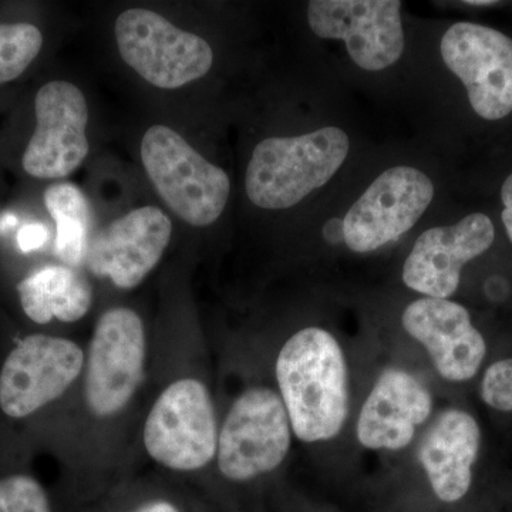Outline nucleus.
Here are the masks:
<instances>
[{
    "instance_id": "nucleus-1",
    "label": "nucleus",
    "mask_w": 512,
    "mask_h": 512,
    "mask_svg": "<svg viewBox=\"0 0 512 512\" xmlns=\"http://www.w3.org/2000/svg\"><path fill=\"white\" fill-rule=\"evenodd\" d=\"M150 349L146 323L134 309L116 306L97 318L82 377L73 390L80 446L90 447L92 440L101 446L136 412L148 382Z\"/></svg>"
},
{
    "instance_id": "nucleus-2",
    "label": "nucleus",
    "mask_w": 512,
    "mask_h": 512,
    "mask_svg": "<svg viewBox=\"0 0 512 512\" xmlns=\"http://www.w3.org/2000/svg\"><path fill=\"white\" fill-rule=\"evenodd\" d=\"M275 382L296 439L313 444L339 436L349 417V367L332 333L318 326L293 333L276 355Z\"/></svg>"
},
{
    "instance_id": "nucleus-3",
    "label": "nucleus",
    "mask_w": 512,
    "mask_h": 512,
    "mask_svg": "<svg viewBox=\"0 0 512 512\" xmlns=\"http://www.w3.org/2000/svg\"><path fill=\"white\" fill-rule=\"evenodd\" d=\"M218 421L204 377L181 370L161 384L140 424V444L151 463L175 476H195L214 466Z\"/></svg>"
},
{
    "instance_id": "nucleus-4",
    "label": "nucleus",
    "mask_w": 512,
    "mask_h": 512,
    "mask_svg": "<svg viewBox=\"0 0 512 512\" xmlns=\"http://www.w3.org/2000/svg\"><path fill=\"white\" fill-rule=\"evenodd\" d=\"M348 134L323 127L296 137H271L255 147L245 174L249 201L264 210H286L329 183L345 163Z\"/></svg>"
},
{
    "instance_id": "nucleus-5",
    "label": "nucleus",
    "mask_w": 512,
    "mask_h": 512,
    "mask_svg": "<svg viewBox=\"0 0 512 512\" xmlns=\"http://www.w3.org/2000/svg\"><path fill=\"white\" fill-rule=\"evenodd\" d=\"M293 437L278 390L254 384L235 397L220 423L214 467L228 483H252L285 463Z\"/></svg>"
},
{
    "instance_id": "nucleus-6",
    "label": "nucleus",
    "mask_w": 512,
    "mask_h": 512,
    "mask_svg": "<svg viewBox=\"0 0 512 512\" xmlns=\"http://www.w3.org/2000/svg\"><path fill=\"white\" fill-rule=\"evenodd\" d=\"M144 170L161 200L192 227L204 228L221 217L229 198V177L167 126L148 128L141 141Z\"/></svg>"
},
{
    "instance_id": "nucleus-7",
    "label": "nucleus",
    "mask_w": 512,
    "mask_h": 512,
    "mask_svg": "<svg viewBox=\"0 0 512 512\" xmlns=\"http://www.w3.org/2000/svg\"><path fill=\"white\" fill-rule=\"evenodd\" d=\"M86 348L63 336L33 333L0 367V412L25 420L69 396L82 377Z\"/></svg>"
},
{
    "instance_id": "nucleus-8",
    "label": "nucleus",
    "mask_w": 512,
    "mask_h": 512,
    "mask_svg": "<svg viewBox=\"0 0 512 512\" xmlns=\"http://www.w3.org/2000/svg\"><path fill=\"white\" fill-rule=\"evenodd\" d=\"M114 35L124 63L158 89H180L204 77L214 63L207 40L177 28L153 10H124Z\"/></svg>"
},
{
    "instance_id": "nucleus-9",
    "label": "nucleus",
    "mask_w": 512,
    "mask_h": 512,
    "mask_svg": "<svg viewBox=\"0 0 512 512\" xmlns=\"http://www.w3.org/2000/svg\"><path fill=\"white\" fill-rule=\"evenodd\" d=\"M433 198V181L419 168H389L350 207L342 224L343 239L357 254L386 247L417 224Z\"/></svg>"
},
{
    "instance_id": "nucleus-10",
    "label": "nucleus",
    "mask_w": 512,
    "mask_h": 512,
    "mask_svg": "<svg viewBox=\"0 0 512 512\" xmlns=\"http://www.w3.org/2000/svg\"><path fill=\"white\" fill-rule=\"evenodd\" d=\"M400 10L399 0H312L308 23L320 39L343 40L360 69L380 72L403 56Z\"/></svg>"
},
{
    "instance_id": "nucleus-11",
    "label": "nucleus",
    "mask_w": 512,
    "mask_h": 512,
    "mask_svg": "<svg viewBox=\"0 0 512 512\" xmlns=\"http://www.w3.org/2000/svg\"><path fill=\"white\" fill-rule=\"evenodd\" d=\"M441 57L466 87L468 100L484 120L512 111V39L487 26L458 22L441 39Z\"/></svg>"
},
{
    "instance_id": "nucleus-12",
    "label": "nucleus",
    "mask_w": 512,
    "mask_h": 512,
    "mask_svg": "<svg viewBox=\"0 0 512 512\" xmlns=\"http://www.w3.org/2000/svg\"><path fill=\"white\" fill-rule=\"evenodd\" d=\"M35 116L36 128L23 153V170L39 180L69 177L90 150L86 97L73 83H46L36 93Z\"/></svg>"
},
{
    "instance_id": "nucleus-13",
    "label": "nucleus",
    "mask_w": 512,
    "mask_h": 512,
    "mask_svg": "<svg viewBox=\"0 0 512 512\" xmlns=\"http://www.w3.org/2000/svg\"><path fill=\"white\" fill-rule=\"evenodd\" d=\"M171 234L173 224L160 208H137L90 237L83 264L94 278L131 291L160 264Z\"/></svg>"
},
{
    "instance_id": "nucleus-14",
    "label": "nucleus",
    "mask_w": 512,
    "mask_h": 512,
    "mask_svg": "<svg viewBox=\"0 0 512 512\" xmlns=\"http://www.w3.org/2000/svg\"><path fill=\"white\" fill-rule=\"evenodd\" d=\"M494 238L493 222L481 212L450 227L427 229L404 262V285L427 298H450L460 285L463 266L490 249Z\"/></svg>"
},
{
    "instance_id": "nucleus-15",
    "label": "nucleus",
    "mask_w": 512,
    "mask_h": 512,
    "mask_svg": "<svg viewBox=\"0 0 512 512\" xmlns=\"http://www.w3.org/2000/svg\"><path fill=\"white\" fill-rule=\"evenodd\" d=\"M402 325L447 382H468L483 365L487 345L460 303L424 296L406 306Z\"/></svg>"
},
{
    "instance_id": "nucleus-16",
    "label": "nucleus",
    "mask_w": 512,
    "mask_h": 512,
    "mask_svg": "<svg viewBox=\"0 0 512 512\" xmlns=\"http://www.w3.org/2000/svg\"><path fill=\"white\" fill-rule=\"evenodd\" d=\"M433 396L419 377L400 367H387L357 417V441L367 450L399 451L430 419Z\"/></svg>"
},
{
    "instance_id": "nucleus-17",
    "label": "nucleus",
    "mask_w": 512,
    "mask_h": 512,
    "mask_svg": "<svg viewBox=\"0 0 512 512\" xmlns=\"http://www.w3.org/2000/svg\"><path fill=\"white\" fill-rule=\"evenodd\" d=\"M480 444L477 420L453 407L441 412L421 437L417 458L441 503H458L470 491Z\"/></svg>"
},
{
    "instance_id": "nucleus-18",
    "label": "nucleus",
    "mask_w": 512,
    "mask_h": 512,
    "mask_svg": "<svg viewBox=\"0 0 512 512\" xmlns=\"http://www.w3.org/2000/svg\"><path fill=\"white\" fill-rule=\"evenodd\" d=\"M20 306L37 325L53 319L60 323L80 322L93 305L89 279L77 268L46 265L26 276L18 285Z\"/></svg>"
},
{
    "instance_id": "nucleus-19",
    "label": "nucleus",
    "mask_w": 512,
    "mask_h": 512,
    "mask_svg": "<svg viewBox=\"0 0 512 512\" xmlns=\"http://www.w3.org/2000/svg\"><path fill=\"white\" fill-rule=\"evenodd\" d=\"M45 205L56 224L55 252L62 264L79 268L89 244L90 205L74 184L50 185Z\"/></svg>"
},
{
    "instance_id": "nucleus-20",
    "label": "nucleus",
    "mask_w": 512,
    "mask_h": 512,
    "mask_svg": "<svg viewBox=\"0 0 512 512\" xmlns=\"http://www.w3.org/2000/svg\"><path fill=\"white\" fill-rule=\"evenodd\" d=\"M43 35L30 23H0V84L13 82L39 56Z\"/></svg>"
},
{
    "instance_id": "nucleus-21",
    "label": "nucleus",
    "mask_w": 512,
    "mask_h": 512,
    "mask_svg": "<svg viewBox=\"0 0 512 512\" xmlns=\"http://www.w3.org/2000/svg\"><path fill=\"white\" fill-rule=\"evenodd\" d=\"M0 512H55L46 488L30 474L0 477Z\"/></svg>"
},
{
    "instance_id": "nucleus-22",
    "label": "nucleus",
    "mask_w": 512,
    "mask_h": 512,
    "mask_svg": "<svg viewBox=\"0 0 512 512\" xmlns=\"http://www.w3.org/2000/svg\"><path fill=\"white\" fill-rule=\"evenodd\" d=\"M481 399L498 412H512V359L498 360L484 373Z\"/></svg>"
},
{
    "instance_id": "nucleus-23",
    "label": "nucleus",
    "mask_w": 512,
    "mask_h": 512,
    "mask_svg": "<svg viewBox=\"0 0 512 512\" xmlns=\"http://www.w3.org/2000/svg\"><path fill=\"white\" fill-rule=\"evenodd\" d=\"M46 229L42 225H26L25 228L20 231L19 234V245L20 248L25 252L33 251V249L39 248L46 241Z\"/></svg>"
},
{
    "instance_id": "nucleus-24",
    "label": "nucleus",
    "mask_w": 512,
    "mask_h": 512,
    "mask_svg": "<svg viewBox=\"0 0 512 512\" xmlns=\"http://www.w3.org/2000/svg\"><path fill=\"white\" fill-rule=\"evenodd\" d=\"M128 512H183L170 498H151Z\"/></svg>"
},
{
    "instance_id": "nucleus-25",
    "label": "nucleus",
    "mask_w": 512,
    "mask_h": 512,
    "mask_svg": "<svg viewBox=\"0 0 512 512\" xmlns=\"http://www.w3.org/2000/svg\"><path fill=\"white\" fill-rule=\"evenodd\" d=\"M501 200H503L504 204V211L501 217H503L508 238L512 242V174L504 181L503 188H501Z\"/></svg>"
},
{
    "instance_id": "nucleus-26",
    "label": "nucleus",
    "mask_w": 512,
    "mask_h": 512,
    "mask_svg": "<svg viewBox=\"0 0 512 512\" xmlns=\"http://www.w3.org/2000/svg\"><path fill=\"white\" fill-rule=\"evenodd\" d=\"M467 5L471 6H483V5H494L493 0H468Z\"/></svg>"
}]
</instances>
